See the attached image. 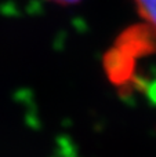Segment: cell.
<instances>
[{
    "label": "cell",
    "instance_id": "6da1fadb",
    "mask_svg": "<svg viewBox=\"0 0 156 157\" xmlns=\"http://www.w3.org/2000/svg\"><path fill=\"white\" fill-rule=\"evenodd\" d=\"M115 47L134 59L156 54V28L149 24L129 26L118 36Z\"/></svg>",
    "mask_w": 156,
    "mask_h": 157
},
{
    "label": "cell",
    "instance_id": "7a4b0ae2",
    "mask_svg": "<svg viewBox=\"0 0 156 157\" xmlns=\"http://www.w3.org/2000/svg\"><path fill=\"white\" fill-rule=\"evenodd\" d=\"M102 63H104L107 77L115 86L124 87L129 86L134 80L135 59L127 55L126 52H123L122 50L113 47L109 51H107Z\"/></svg>",
    "mask_w": 156,
    "mask_h": 157
},
{
    "label": "cell",
    "instance_id": "3957f363",
    "mask_svg": "<svg viewBox=\"0 0 156 157\" xmlns=\"http://www.w3.org/2000/svg\"><path fill=\"white\" fill-rule=\"evenodd\" d=\"M138 13L149 25L156 28V0H134Z\"/></svg>",
    "mask_w": 156,
    "mask_h": 157
},
{
    "label": "cell",
    "instance_id": "277c9868",
    "mask_svg": "<svg viewBox=\"0 0 156 157\" xmlns=\"http://www.w3.org/2000/svg\"><path fill=\"white\" fill-rule=\"evenodd\" d=\"M148 95H149V98L156 103V83H154L152 86L151 84L148 86Z\"/></svg>",
    "mask_w": 156,
    "mask_h": 157
},
{
    "label": "cell",
    "instance_id": "5b68a950",
    "mask_svg": "<svg viewBox=\"0 0 156 157\" xmlns=\"http://www.w3.org/2000/svg\"><path fill=\"white\" fill-rule=\"evenodd\" d=\"M50 2L58 3V4H73V3H77L80 0H50Z\"/></svg>",
    "mask_w": 156,
    "mask_h": 157
}]
</instances>
